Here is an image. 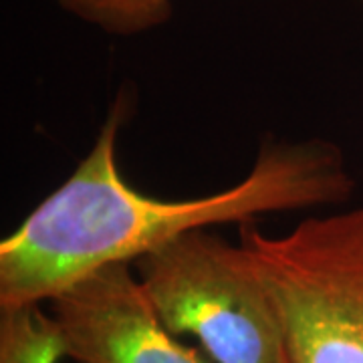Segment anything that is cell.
<instances>
[{
    "mask_svg": "<svg viewBox=\"0 0 363 363\" xmlns=\"http://www.w3.org/2000/svg\"><path fill=\"white\" fill-rule=\"evenodd\" d=\"M130 111L119 93L73 174L0 242V311L39 307L91 272L133 262L182 234L260 214L341 204L353 192L343 154L325 140L269 142L226 190L162 200L131 188L117 168V135Z\"/></svg>",
    "mask_w": 363,
    "mask_h": 363,
    "instance_id": "obj_1",
    "label": "cell"
},
{
    "mask_svg": "<svg viewBox=\"0 0 363 363\" xmlns=\"http://www.w3.org/2000/svg\"><path fill=\"white\" fill-rule=\"evenodd\" d=\"M240 245L279 315L289 363H363V208L281 236L245 222Z\"/></svg>",
    "mask_w": 363,
    "mask_h": 363,
    "instance_id": "obj_2",
    "label": "cell"
},
{
    "mask_svg": "<svg viewBox=\"0 0 363 363\" xmlns=\"http://www.w3.org/2000/svg\"><path fill=\"white\" fill-rule=\"evenodd\" d=\"M162 325L214 363H289L269 293L242 245L192 230L133 260Z\"/></svg>",
    "mask_w": 363,
    "mask_h": 363,
    "instance_id": "obj_3",
    "label": "cell"
},
{
    "mask_svg": "<svg viewBox=\"0 0 363 363\" xmlns=\"http://www.w3.org/2000/svg\"><path fill=\"white\" fill-rule=\"evenodd\" d=\"M51 303L63 357L75 363H214L162 325L131 262H113Z\"/></svg>",
    "mask_w": 363,
    "mask_h": 363,
    "instance_id": "obj_4",
    "label": "cell"
},
{
    "mask_svg": "<svg viewBox=\"0 0 363 363\" xmlns=\"http://www.w3.org/2000/svg\"><path fill=\"white\" fill-rule=\"evenodd\" d=\"M65 13L116 37L160 28L174 14L172 0H55Z\"/></svg>",
    "mask_w": 363,
    "mask_h": 363,
    "instance_id": "obj_5",
    "label": "cell"
},
{
    "mask_svg": "<svg viewBox=\"0 0 363 363\" xmlns=\"http://www.w3.org/2000/svg\"><path fill=\"white\" fill-rule=\"evenodd\" d=\"M61 343L40 307L0 311V363H59Z\"/></svg>",
    "mask_w": 363,
    "mask_h": 363,
    "instance_id": "obj_6",
    "label": "cell"
},
{
    "mask_svg": "<svg viewBox=\"0 0 363 363\" xmlns=\"http://www.w3.org/2000/svg\"><path fill=\"white\" fill-rule=\"evenodd\" d=\"M359 2H363V0H359Z\"/></svg>",
    "mask_w": 363,
    "mask_h": 363,
    "instance_id": "obj_7",
    "label": "cell"
}]
</instances>
